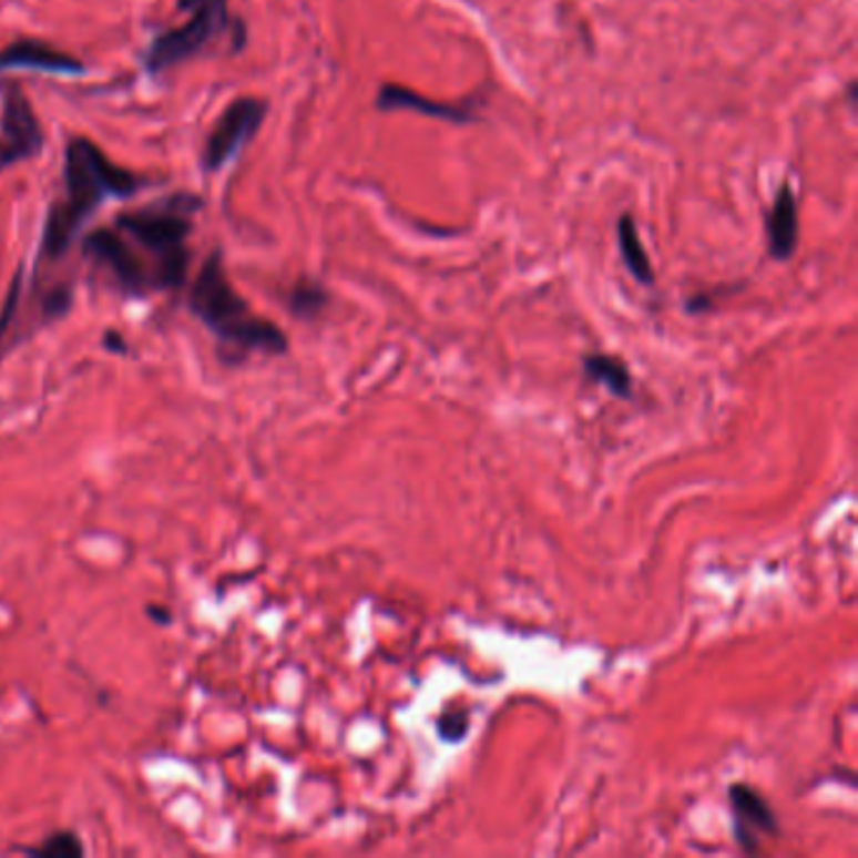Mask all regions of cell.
<instances>
[{"instance_id":"9c48e42d","label":"cell","mask_w":858,"mask_h":858,"mask_svg":"<svg viewBox=\"0 0 858 858\" xmlns=\"http://www.w3.org/2000/svg\"><path fill=\"white\" fill-rule=\"evenodd\" d=\"M768 255L776 263H788L796 255L800 227H798V197L793 184L786 180L773 194L770 210L766 214Z\"/></svg>"},{"instance_id":"8992f818","label":"cell","mask_w":858,"mask_h":858,"mask_svg":"<svg viewBox=\"0 0 858 858\" xmlns=\"http://www.w3.org/2000/svg\"><path fill=\"white\" fill-rule=\"evenodd\" d=\"M83 252L96 259L99 265L109 267L124 293L146 295L149 290H156L154 273L146 267V263H142V257L136 255L129 239L116 227L89 232L83 237Z\"/></svg>"},{"instance_id":"3957f363","label":"cell","mask_w":858,"mask_h":858,"mask_svg":"<svg viewBox=\"0 0 858 858\" xmlns=\"http://www.w3.org/2000/svg\"><path fill=\"white\" fill-rule=\"evenodd\" d=\"M200 207L202 200L194 194H174L144 210L116 214L114 225L121 235L134 239L156 257V290H172L184 283L190 267L186 237L192 235V214Z\"/></svg>"},{"instance_id":"30bf717a","label":"cell","mask_w":858,"mask_h":858,"mask_svg":"<svg viewBox=\"0 0 858 858\" xmlns=\"http://www.w3.org/2000/svg\"><path fill=\"white\" fill-rule=\"evenodd\" d=\"M0 69H31L79 76V73H83V63L76 55L51 49L49 43L23 39L11 43L8 49H0Z\"/></svg>"},{"instance_id":"5b68a950","label":"cell","mask_w":858,"mask_h":858,"mask_svg":"<svg viewBox=\"0 0 858 858\" xmlns=\"http://www.w3.org/2000/svg\"><path fill=\"white\" fill-rule=\"evenodd\" d=\"M267 111V101L257 96H239L232 101V104L222 111V116L210 132L207 142H204V170L219 172L249 139H255Z\"/></svg>"},{"instance_id":"7a4b0ae2","label":"cell","mask_w":858,"mask_h":858,"mask_svg":"<svg viewBox=\"0 0 858 858\" xmlns=\"http://www.w3.org/2000/svg\"><path fill=\"white\" fill-rule=\"evenodd\" d=\"M190 310L222 343L245 353V356L249 350H263L269 356H279L287 350V335L275 323L252 313L247 300H242L239 293L232 287L219 252H212L197 279H194Z\"/></svg>"},{"instance_id":"9a60e30c","label":"cell","mask_w":858,"mask_h":858,"mask_svg":"<svg viewBox=\"0 0 858 858\" xmlns=\"http://www.w3.org/2000/svg\"><path fill=\"white\" fill-rule=\"evenodd\" d=\"M31 856H41V858H79L83 856V844L76 838V834L71 831H59L51 838H45L41 846L28 848Z\"/></svg>"},{"instance_id":"52a82bcc","label":"cell","mask_w":858,"mask_h":858,"mask_svg":"<svg viewBox=\"0 0 858 858\" xmlns=\"http://www.w3.org/2000/svg\"><path fill=\"white\" fill-rule=\"evenodd\" d=\"M0 101H3V142L13 149L18 162L33 159L43 149V132L25 91L18 81H0Z\"/></svg>"},{"instance_id":"5bb4252c","label":"cell","mask_w":858,"mask_h":858,"mask_svg":"<svg viewBox=\"0 0 858 858\" xmlns=\"http://www.w3.org/2000/svg\"><path fill=\"white\" fill-rule=\"evenodd\" d=\"M330 303L328 290L315 279H300L290 295H287V307L295 317H303V320H313V317L320 315L325 307Z\"/></svg>"},{"instance_id":"e0dca14e","label":"cell","mask_w":858,"mask_h":858,"mask_svg":"<svg viewBox=\"0 0 858 858\" xmlns=\"http://www.w3.org/2000/svg\"><path fill=\"white\" fill-rule=\"evenodd\" d=\"M466 731H469V721H466L463 713L446 715L438 721V733H441L443 740H461Z\"/></svg>"},{"instance_id":"4fadbf2b","label":"cell","mask_w":858,"mask_h":858,"mask_svg":"<svg viewBox=\"0 0 858 858\" xmlns=\"http://www.w3.org/2000/svg\"><path fill=\"white\" fill-rule=\"evenodd\" d=\"M584 370L594 384L607 386L614 396L630 398L632 376L620 358L604 356V353H592V356L584 358Z\"/></svg>"},{"instance_id":"2e32d148","label":"cell","mask_w":858,"mask_h":858,"mask_svg":"<svg viewBox=\"0 0 858 858\" xmlns=\"http://www.w3.org/2000/svg\"><path fill=\"white\" fill-rule=\"evenodd\" d=\"M69 307H71V290H69V287H63V285L55 287V290H51L49 295H45V300H43V313L49 315V317L67 315Z\"/></svg>"},{"instance_id":"ffe728a7","label":"cell","mask_w":858,"mask_h":858,"mask_svg":"<svg viewBox=\"0 0 858 858\" xmlns=\"http://www.w3.org/2000/svg\"><path fill=\"white\" fill-rule=\"evenodd\" d=\"M149 614H156V622H170V612L166 610H156V607H149Z\"/></svg>"},{"instance_id":"d6986e66","label":"cell","mask_w":858,"mask_h":858,"mask_svg":"<svg viewBox=\"0 0 858 858\" xmlns=\"http://www.w3.org/2000/svg\"><path fill=\"white\" fill-rule=\"evenodd\" d=\"M104 345H106L109 350H116V353H124L126 350V343L121 340L119 333H114V330L104 335Z\"/></svg>"},{"instance_id":"7c38bea8","label":"cell","mask_w":858,"mask_h":858,"mask_svg":"<svg viewBox=\"0 0 858 858\" xmlns=\"http://www.w3.org/2000/svg\"><path fill=\"white\" fill-rule=\"evenodd\" d=\"M617 245L622 263L630 269V275L637 279L640 285H655V269H652L647 249L642 245L637 219H634L630 212H624L617 219Z\"/></svg>"},{"instance_id":"6da1fadb","label":"cell","mask_w":858,"mask_h":858,"mask_svg":"<svg viewBox=\"0 0 858 858\" xmlns=\"http://www.w3.org/2000/svg\"><path fill=\"white\" fill-rule=\"evenodd\" d=\"M67 202H55L43 227L41 255L59 259L69 252L73 237L99 204L109 197H132L146 184L134 172L121 170L89 136H73L67 144Z\"/></svg>"},{"instance_id":"8fae6325","label":"cell","mask_w":858,"mask_h":858,"mask_svg":"<svg viewBox=\"0 0 858 858\" xmlns=\"http://www.w3.org/2000/svg\"><path fill=\"white\" fill-rule=\"evenodd\" d=\"M731 806L735 820H738V841L753 851V831L758 834H778V820L773 816L770 806L753 788L735 783L731 786Z\"/></svg>"},{"instance_id":"277c9868","label":"cell","mask_w":858,"mask_h":858,"mask_svg":"<svg viewBox=\"0 0 858 858\" xmlns=\"http://www.w3.org/2000/svg\"><path fill=\"white\" fill-rule=\"evenodd\" d=\"M180 11H190V21L180 28H170L156 35L144 53V69L159 73L194 59L212 39H217L229 28L227 0H176Z\"/></svg>"},{"instance_id":"ac0fdd59","label":"cell","mask_w":858,"mask_h":858,"mask_svg":"<svg viewBox=\"0 0 858 858\" xmlns=\"http://www.w3.org/2000/svg\"><path fill=\"white\" fill-rule=\"evenodd\" d=\"M18 295H21V273L16 275L11 290H8L3 310H0V338H3V333L8 330V325H11V320H13V313H16V307H18Z\"/></svg>"},{"instance_id":"ba28073f","label":"cell","mask_w":858,"mask_h":858,"mask_svg":"<svg viewBox=\"0 0 858 858\" xmlns=\"http://www.w3.org/2000/svg\"><path fill=\"white\" fill-rule=\"evenodd\" d=\"M376 109L378 111H413V114H421L428 119H441V121H449V124H461V126L479 121V116H476L473 99L459 101V104H453V101H436V99L423 96V93L404 86V83H394V81H388L378 89Z\"/></svg>"}]
</instances>
